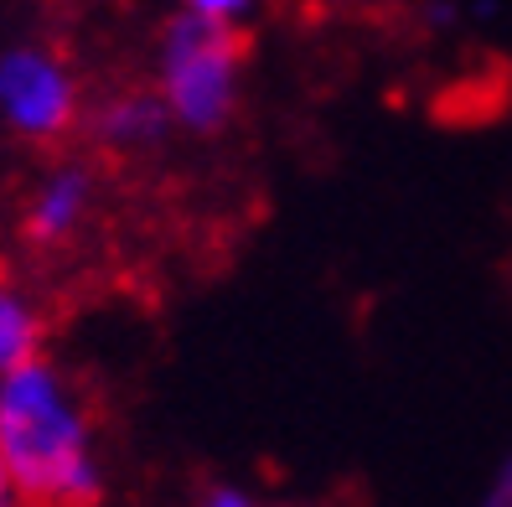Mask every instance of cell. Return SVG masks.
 <instances>
[{
    "mask_svg": "<svg viewBox=\"0 0 512 507\" xmlns=\"http://www.w3.org/2000/svg\"><path fill=\"white\" fill-rule=\"evenodd\" d=\"M244 73H249V47L238 37V26L202 21L187 11H176L161 26L150 83L166 99L176 135L192 140L223 135L244 109Z\"/></svg>",
    "mask_w": 512,
    "mask_h": 507,
    "instance_id": "obj_2",
    "label": "cell"
},
{
    "mask_svg": "<svg viewBox=\"0 0 512 507\" xmlns=\"http://www.w3.org/2000/svg\"><path fill=\"white\" fill-rule=\"evenodd\" d=\"M197 502H202V507H254L259 497H254V487H249V482L218 476V482H207V487L197 492Z\"/></svg>",
    "mask_w": 512,
    "mask_h": 507,
    "instance_id": "obj_8",
    "label": "cell"
},
{
    "mask_svg": "<svg viewBox=\"0 0 512 507\" xmlns=\"http://www.w3.org/2000/svg\"><path fill=\"white\" fill-rule=\"evenodd\" d=\"M88 145L109 161H145V156H161L176 125H171V109L156 94V83L145 88H114V94H99L94 104H83V125Z\"/></svg>",
    "mask_w": 512,
    "mask_h": 507,
    "instance_id": "obj_4",
    "label": "cell"
},
{
    "mask_svg": "<svg viewBox=\"0 0 512 507\" xmlns=\"http://www.w3.org/2000/svg\"><path fill=\"white\" fill-rule=\"evenodd\" d=\"M0 456L16 476L21 502L88 507L109 487L88 399L47 352L0 373Z\"/></svg>",
    "mask_w": 512,
    "mask_h": 507,
    "instance_id": "obj_1",
    "label": "cell"
},
{
    "mask_svg": "<svg viewBox=\"0 0 512 507\" xmlns=\"http://www.w3.org/2000/svg\"><path fill=\"white\" fill-rule=\"evenodd\" d=\"M187 16H202V21H223V26H244L249 16H259L264 0H176Z\"/></svg>",
    "mask_w": 512,
    "mask_h": 507,
    "instance_id": "obj_7",
    "label": "cell"
},
{
    "mask_svg": "<svg viewBox=\"0 0 512 507\" xmlns=\"http://www.w3.org/2000/svg\"><path fill=\"white\" fill-rule=\"evenodd\" d=\"M21 502V487H16V476L6 466V456H0V507H16Z\"/></svg>",
    "mask_w": 512,
    "mask_h": 507,
    "instance_id": "obj_11",
    "label": "cell"
},
{
    "mask_svg": "<svg viewBox=\"0 0 512 507\" xmlns=\"http://www.w3.org/2000/svg\"><path fill=\"white\" fill-rule=\"evenodd\" d=\"M83 125V83L47 42L0 47V130L26 145H57Z\"/></svg>",
    "mask_w": 512,
    "mask_h": 507,
    "instance_id": "obj_3",
    "label": "cell"
},
{
    "mask_svg": "<svg viewBox=\"0 0 512 507\" xmlns=\"http://www.w3.org/2000/svg\"><path fill=\"white\" fill-rule=\"evenodd\" d=\"M481 502H487V507H512V456L497 461L492 482H487V497H481Z\"/></svg>",
    "mask_w": 512,
    "mask_h": 507,
    "instance_id": "obj_9",
    "label": "cell"
},
{
    "mask_svg": "<svg viewBox=\"0 0 512 507\" xmlns=\"http://www.w3.org/2000/svg\"><path fill=\"white\" fill-rule=\"evenodd\" d=\"M99 207V176L88 161H47V171L32 182L21 202V233L32 249H68L83 238Z\"/></svg>",
    "mask_w": 512,
    "mask_h": 507,
    "instance_id": "obj_5",
    "label": "cell"
},
{
    "mask_svg": "<svg viewBox=\"0 0 512 507\" xmlns=\"http://www.w3.org/2000/svg\"><path fill=\"white\" fill-rule=\"evenodd\" d=\"M425 26H435V32L461 26V6H456V0H430V6H425Z\"/></svg>",
    "mask_w": 512,
    "mask_h": 507,
    "instance_id": "obj_10",
    "label": "cell"
},
{
    "mask_svg": "<svg viewBox=\"0 0 512 507\" xmlns=\"http://www.w3.org/2000/svg\"><path fill=\"white\" fill-rule=\"evenodd\" d=\"M47 352V311L26 285L0 280V373Z\"/></svg>",
    "mask_w": 512,
    "mask_h": 507,
    "instance_id": "obj_6",
    "label": "cell"
}]
</instances>
